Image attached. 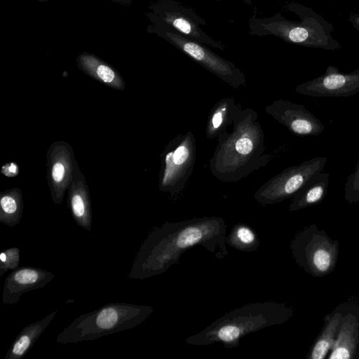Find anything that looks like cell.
Wrapping results in <instances>:
<instances>
[{
	"instance_id": "obj_18",
	"label": "cell",
	"mask_w": 359,
	"mask_h": 359,
	"mask_svg": "<svg viewBox=\"0 0 359 359\" xmlns=\"http://www.w3.org/2000/svg\"><path fill=\"white\" fill-rule=\"evenodd\" d=\"M330 173L320 172L309 179L292 198L289 205L291 212L317 205L327 195Z\"/></svg>"
},
{
	"instance_id": "obj_6",
	"label": "cell",
	"mask_w": 359,
	"mask_h": 359,
	"mask_svg": "<svg viewBox=\"0 0 359 359\" xmlns=\"http://www.w3.org/2000/svg\"><path fill=\"white\" fill-rule=\"evenodd\" d=\"M196 144L191 131L180 133L161 154L158 188L172 197L182 191L194 172Z\"/></svg>"
},
{
	"instance_id": "obj_9",
	"label": "cell",
	"mask_w": 359,
	"mask_h": 359,
	"mask_svg": "<svg viewBox=\"0 0 359 359\" xmlns=\"http://www.w3.org/2000/svg\"><path fill=\"white\" fill-rule=\"evenodd\" d=\"M294 90L314 97L353 95L359 93V69L345 73L330 65L323 74L298 85Z\"/></svg>"
},
{
	"instance_id": "obj_4",
	"label": "cell",
	"mask_w": 359,
	"mask_h": 359,
	"mask_svg": "<svg viewBox=\"0 0 359 359\" xmlns=\"http://www.w3.org/2000/svg\"><path fill=\"white\" fill-rule=\"evenodd\" d=\"M148 305L118 302L79 316L57 335L60 344L91 341L137 327L153 313Z\"/></svg>"
},
{
	"instance_id": "obj_21",
	"label": "cell",
	"mask_w": 359,
	"mask_h": 359,
	"mask_svg": "<svg viewBox=\"0 0 359 359\" xmlns=\"http://www.w3.org/2000/svg\"><path fill=\"white\" fill-rule=\"evenodd\" d=\"M226 244L242 252L255 251L260 245V241L255 231L244 223L235 224L226 237Z\"/></svg>"
},
{
	"instance_id": "obj_13",
	"label": "cell",
	"mask_w": 359,
	"mask_h": 359,
	"mask_svg": "<svg viewBox=\"0 0 359 359\" xmlns=\"http://www.w3.org/2000/svg\"><path fill=\"white\" fill-rule=\"evenodd\" d=\"M68 205L77 225L90 231L92 208L90 191L77 161L75 163L73 180L68 190Z\"/></svg>"
},
{
	"instance_id": "obj_26",
	"label": "cell",
	"mask_w": 359,
	"mask_h": 359,
	"mask_svg": "<svg viewBox=\"0 0 359 359\" xmlns=\"http://www.w3.org/2000/svg\"><path fill=\"white\" fill-rule=\"evenodd\" d=\"M348 20L351 25L359 32V13H351L348 15Z\"/></svg>"
},
{
	"instance_id": "obj_2",
	"label": "cell",
	"mask_w": 359,
	"mask_h": 359,
	"mask_svg": "<svg viewBox=\"0 0 359 359\" xmlns=\"http://www.w3.org/2000/svg\"><path fill=\"white\" fill-rule=\"evenodd\" d=\"M228 128L217 137L210 159L212 175L224 182H237L258 170L273 158L265 153L264 134L257 113L242 109Z\"/></svg>"
},
{
	"instance_id": "obj_27",
	"label": "cell",
	"mask_w": 359,
	"mask_h": 359,
	"mask_svg": "<svg viewBox=\"0 0 359 359\" xmlns=\"http://www.w3.org/2000/svg\"><path fill=\"white\" fill-rule=\"evenodd\" d=\"M114 1H116L118 4H123V5H128L130 4L133 0H111Z\"/></svg>"
},
{
	"instance_id": "obj_1",
	"label": "cell",
	"mask_w": 359,
	"mask_h": 359,
	"mask_svg": "<svg viewBox=\"0 0 359 359\" xmlns=\"http://www.w3.org/2000/svg\"><path fill=\"white\" fill-rule=\"evenodd\" d=\"M226 226L219 217L166 222L150 231L137 252L128 276L144 280L165 272L188 249L202 246L218 259L229 255Z\"/></svg>"
},
{
	"instance_id": "obj_25",
	"label": "cell",
	"mask_w": 359,
	"mask_h": 359,
	"mask_svg": "<svg viewBox=\"0 0 359 359\" xmlns=\"http://www.w3.org/2000/svg\"><path fill=\"white\" fill-rule=\"evenodd\" d=\"M1 172L7 177H14L18 174V166L15 163H10L2 167Z\"/></svg>"
},
{
	"instance_id": "obj_10",
	"label": "cell",
	"mask_w": 359,
	"mask_h": 359,
	"mask_svg": "<svg viewBox=\"0 0 359 359\" xmlns=\"http://www.w3.org/2000/svg\"><path fill=\"white\" fill-rule=\"evenodd\" d=\"M264 111L296 135L316 136L325 129L321 121L304 105L287 100H276Z\"/></svg>"
},
{
	"instance_id": "obj_8",
	"label": "cell",
	"mask_w": 359,
	"mask_h": 359,
	"mask_svg": "<svg viewBox=\"0 0 359 359\" xmlns=\"http://www.w3.org/2000/svg\"><path fill=\"white\" fill-rule=\"evenodd\" d=\"M47 180L51 198L61 205L72 184L76 160L72 147L65 141L53 142L46 154Z\"/></svg>"
},
{
	"instance_id": "obj_20",
	"label": "cell",
	"mask_w": 359,
	"mask_h": 359,
	"mask_svg": "<svg viewBox=\"0 0 359 359\" xmlns=\"http://www.w3.org/2000/svg\"><path fill=\"white\" fill-rule=\"evenodd\" d=\"M22 194L19 188H12L0 194V222L13 227L18 225L23 212Z\"/></svg>"
},
{
	"instance_id": "obj_14",
	"label": "cell",
	"mask_w": 359,
	"mask_h": 359,
	"mask_svg": "<svg viewBox=\"0 0 359 359\" xmlns=\"http://www.w3.org/2000/svg\"><path fill=\"white\" fill-rule=\"evenodd\" d=\"M178 43L181 44L184 52L203 64L231 87L239 88L245 84L243 74L228 62L210 55L194 43L181 40H178Z\"/></svg>"
},
{
	"instance_id": "obj_24",
	"label": "cell",
	"mask_w": 359,
	"mask_h": 359,
	"mask_svg": "<svg viewBox=\"0 0 359 359\" xmlns=\"http://www.w3.org/2000/svg\"><path fill=\"white\" fill-rule=\"evenodd\" d=\"M173 26L180 32L189 34L191 32V26L189 22L182 18H178L172 21Z\"/></svg>"
},
{
	"instance_id": "obj_5",
	"label": "cell",
	"mask_w": 359,
	"mask_h": 359,
	"mask_svg": "<svg viewBox=\"0 0 359 359\" xmlns=\"http://www.w3.org/2000/svg\"><path fill=\"white\" fill-rule=\"evenodd\" d=\"M294 260L309 275L320 278L332 272L337 266L339 244L316 224L306 226L290 243Z\"/></svg>"
},
{
	"instance_id": "obj_11",
	"label": "cell",
	"mask_w": 359,
	"mask_h": 359,
	"mask_svg": "<svg viewBox=\"0 0 359 359\" xmlns=\"http://www.w3.org/2000/svg\"><path fill=\"white\" fill-rule=\"evenodd\" d=\"M344 312L328 359H359V304L343 302Z\"/></svg>"
},
{
	"instance_id": "obj_15",
	"label": "cell",
	"mask_w": 359,
	"mask_h": 359,
	"mask_svg": "<svg viewBox=\"0 0 359 359\" xmlns=\"http://www.w3.org/2000/svg\"><path fill=\"white\" fill-rule=\"evenodd\" d=\"M242 109L233 97L221 98L215 102L208 116L205 129L206 137L209 140L217 138L230 126Z\"/></svg>"
},
{
	"instance_id": "obj_3",
	"label": "cell",
	"mask_w": 359,
	"mask_h": 359,
	"mask_svg": "<svg viewBox=\"0 0 359 359\" xmlns=\"http://www.w3.org/2000/svg\"><path fill=\"white\" fill-rule=\"evenodd\" d=\"M294 309L286 303L259 302L247 304L225 313L184 341L203 346L222 343L226 348H236L248 334L290 320Z\"/></svg>"
},
{
	"instance_id": "obj_17",
	"label": "cell",
	"mask_w": 359,
	"mask_h": 359,
	"mask_svg": "<svg viewBox=\"0 0 359 359\" xmlns=\"http://www.w3.org/2000/svg\"><path fill=\"white\" fill-rule=\"evenodd\" d=\"M57 312V310L54 311L42 319L23 327L12 342L6 354L5 359H22L24 358L46 330Z\"/></svg>"
},
{
	"instance_id": "obj_16",
	"label": "cell",
	"mask_w": 359,
	"mask_h": 359,
	"mask_svg": "<svg viewBox=\"0 0 359 359\" xmlns=\"http://www.w3.org/2000/svg\"><path fill=\"white\" fill-rule=\"evenodd\" d=\"M343 312L344 304L341 303L325 316L321 331L313 341L306 358L324 359L327 356L336 339Z\"/></svg>"
},
{
	"instance_id": "obj_12",
	"label": "cell",
	"mask_w": 359,
	"mask_h": 359,
	"mask_svg": "<svg viewBox=\"0 0 359 359\" xmlns=\"http://www.w3.org/2000/svg\"><path fill=\"white\" fill-rule=\"evenodd\" d=\"M55 275L48 271L34 266L18 267L5 279L2 302L17 304L25 292L42 288L48 284Z\"/></svg>"
},
{
	"instance_id": "obj_22",
	"label": "cell",
	"mask_w": 359,
	"mask_h": 359,
	"mask_svg": "<svg viewBox=\"0 0 359 359\" xmlns=\"http://www.w3.org/2000/svg\"><path fill=\"white\" fill-rule=\"evenodd\" d=\"M344 198L348 203H359V158L344 185Z\"/></svg>"
},
{
	"instance_id": "obj_23",
	"label": "cell",
	"mask_w": 359,
	"mask_h": 359,
	"mask_svg": "<svg viewBox=\"0 0 359 359\" xmlns=\"http://www.w3.org/2000/svg\"><path fill=\"white\" fill-rule=\"evenodd\" d=\"M20 249L12 247L3 250L0 252V277L8 270H15L19 267Z\"/></svg>"
},
{
	"instance_id": "obj_28",
	"label": "cell",
	"mask_w": 359,
	"mask_h": 359,
	"mask_svg": "<svg viewBox=\"0 0 359 359\" xmlns=\"http://www.w3.org/2000/svg\"><path fill=\"white\" fill-rule=\"evenodd\" d=\"M38 1H46L48 0H38Z\"/></svg>"
},
{
	"instance_id": "obj_19",
	"label": "cell",
	"mask_w": 359,
	"mask_h": 359,
	"mask_svg": "<svg viewBox=\"0 0 359 359\" xmlns=\"http://www.w3.org/2000/svg\"><path fill=\"white\" fill-rule=\"evenodd\" d=\"M78 67L87 75L116 90H123L125 83L120 74L106 62L86 53L77 58Z\"/></svg>"
},
{
	"instance_id": "obj_29",
	"label": "cell",
	"mask_w": 359,
	"mask_h": 359,
	"mask_svg": "<svg viewBox=\"0 0 359 359\" xmlns=\"http://www.w3.org/2000/svg\"><path fill=\"white\" fill-rule=\"evenodd\" d=\"M334 1H338V0H334Z\"/></svg>"
},
{
	"instance_id": "obj_7",
	"label": "cell",
	"mask_w": 359,
	"mask_h": 359,
	"mask_svg": "<svg viewBox=\"0 0 359 359\" xmlns=\"http://www.w3.org/2000/svg\"><path fill=\"white\" fill-rule=\"evenodd\" d=\"M326 162L327 157H315L284 169L258 188L255 200L266 205L292 198L309 179L323 170Z\"/></svg>"
}]
</instances>
